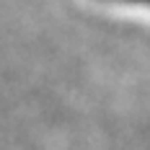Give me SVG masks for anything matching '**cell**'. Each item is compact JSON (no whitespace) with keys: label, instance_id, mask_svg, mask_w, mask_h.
Segmentation results:
<instances>
[{"label":"cell","instance_id":"obj_1","mask_svg":"<svg viewBox=\"0 0 150 150\" xmlns=\"http://www.w3.org/2000/svg\"><path fill=\"white\" fill-rule=\"evenodd\" d=\"M127 3H145V5H150V0H127Z\"/></svg>","mask_w":150,"mask_h":150}]
</instances>
